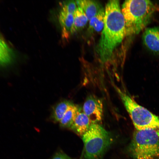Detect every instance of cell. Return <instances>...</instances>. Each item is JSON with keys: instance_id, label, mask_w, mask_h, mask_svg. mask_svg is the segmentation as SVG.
Masks as SVG:
<instances>
[{"instance_id": "5", "label": "cell", "mask_w": 159, "mask_h": 159, "mask_svg": "<svg viewBox=\"0 0 159 159\" xmlns=\"http://www.w3.org/2000/svg\"><path fill=\"white\" fill-rule=\"evenodd\" d=\"M119 95L136 130L159 129V116L138 104L125 92L116 86Z\"/></svg>"}, {"instance_id": "1", "label": "cell", "mask_w": 159, "mask_h": 159, "mask_svg": "<svg viewBox=\"0 0 159 159\" xmlns=\"http://www.w3.org/2000/svg\"><path fill=\"white\" fill-rule=\"evenodd\" d=\"M105 11L104 26L96 49L103 62L110 59L114 50L126 35L125 20L119 1H109Z\"/></svg>"}, {"instance_id": "2", "label": "cell", "mask_w": 159, "mask_h": 159, "mask_svg": "<svg viewBox=\"0 0 159 159\" xmlns=\"http://www.w3.org/2000/svg\"><path fill=\"white\" fill-rule=\"evenodd\" d=\"M156 9L154 4L149 0L125 1L122 12L125 20L126 35L138 34L149 23Z\"/></svg>"}, {"instance_id": "8", "label": "cell", "mask_w": 159, "mask_h": 159, "mask_svg": "<svg viewBox=\"0 0 159 159\" xmlns=\"http://www.w3.org/2000/svg\"><path fill=\"white\" fill-rule=\"evenodd\" d=\"M82 110L77 113L70 128L81 137L88 130L92 123L88 117Z\"/></svg>"}, {"instance_id": "18", "label": "cell", "mask_w": 159, "mask_h": 159, "mask_svg": "<svg viewBox=\"0 0 159 159\" xmlns=\"http://www.w3.org/2000/svg\"><path fill=\"white\" fill-rule=\"evenodd\" d=\"M83 155H84V151L83 150V151H82V155L81 156V157L80 159H83Z\"/></svg>"}, {"instance_id": "17", "label": "cell", "mask_w": 159, "mask_h": 159, "mask_svg": "<svg viewBox=\"0 0 159 159\" xmlns=\"http://www.w3.org/2000/svg\"><path fill=\"white\" fill-rule=\"evenodd\" d=\"M51 159H72L62 151L56 153Z\"/></svg>"}, {"instance_id": "11", "label": "cell", "mask_w": 159, "mask_h": 159, "mask_svg": "<svg viewBox=\"0 0 159 159\" xmlns=\"http://www.w3.org/2000/svg\"><path fill=\"white\" fill-rule=\"evenodd\" d=\"M82 109L74 104L70 106L59 122L60 126L64 128H70L76 116Z\"/></svg>"}, {"instance_id": "15", "label": "cell", "mask_w": 159, "mask_h": 159, "mask_svg": "<svg viewBox=\"0 0 159 159\" xmlns=\"http://www.w3.org/2000/svg\"><path fill=\"white\" fill-rule=\"evenodd\" d=\"M105 10L103 8L89 21V28L91 31L99 32L103 29L104 24Z\"/></svg>"}, {"instance_id": "9", "label": "cell", "mask_w": 159, "mask_h": 159, "mask_svg": "<svg viewBox=\"0 0 159 159\" xmlns=\"http://www.w3.org/2000/svg\"><path fill=\"white\" fill-rule=\"evenodd\" d=\"M75 1L78 7L82 10L88 20L96 15L103 8L99 3L95 1L77 0Z\"/></svg>"}, {"instance_id": "7", "label": "cell", "mask_w": 159, "mask_h": 159, "mask_svg": "<svg viewBox=\"0 0 159 159\" xmlns=\"http://www.w3.org/2000/svg\"><path fill=\"white\" fill-rule=\"evenodd\" d=\"M143 44L146 47L155 54L159 55V28H148L143 35Z\"/></svg>"}, {"instance_id": "3", "label": "cell", "mask_w": 159, "mask_h": 159, "mask_svg": "<svg viewBox=\"0 0 159 159\" xmlns=\"http://www.w3.org/2000/svg\"><path fill=\"white\" fill-rule=\"evenodd\" d=\"M128 148L135 159H159V129L135 130Z\"/></svg>"}, {"instance_id": "13", "label": "cell", "mask_w": 159, "mask_h": 159, "mask_svg": "<svg viewBox=\"0 0 159 159\" xmlns=\"http://www.w3.org/2000/svg\"><path fill=\"white\" fill-rule=\"evenodd\" d=\"M73 104L67 100L63 101L57 104L53 108L51 114V118L53 121L55 122H59Z\"/></svg>"}, {"instance_id": "4", "label": "cell", "mask_w": 159, "mask_h": 159, "mask_svg": "<svg viewBox=\"0 0 159 159\" xmlns=\"http://www.w3.org/2000/svg\"><path fill=\"white\" fill-rule=\"evenodd\" d=\"M82 137L85 159H100L113 141L110 133L98 123H92Z\"/></svg>"}, {"instance_id": "12", "label": "cell", "mask_w": 159, "mask_h": 159, "mask_svg": "<svg viewBox=\"0 0 159 159\" xmlns=\"http://www.w3.org/2000/svg\"><path fill=\"white\" fill-rule=\"evenodd\" d=\"M73 16V23L71 30L72 34L84 28L88 20L82 10L79 7L74 13Z\"/></svg>"}, {"instance_id": "14", "label": "cell", "mask_w": 159, "mask_h": 159, "mask_svg": "<svg viewBox=\"0 0 159 159\" xmlns=\"http://www.w3.org/2000/svg\"><path fill=\"white\" fill-rule=\"evenodd\" d=\"M12 57L11 50L0 36V66L6 65L10 63Z\"/></svg>"}, {"instance_id": "16", "label": "cell", "mask_w": 159, "mask_h": 159, "mask_svg": "<svg viewBox=\"0 0 159 159\" xmlns=\"http://www.w3.org/2000/svg\"><path fill=\"white\" fill-rule=\"evenodd\" d=\"M62 5V9L72 14L77 8L75 1L73 0L64 1Z\"/></svg>"}, {"instance_id": "10", "label": "cell", "mask_w": 159, "mask_h": 159, "mask_svg": "<svg viewBox=\"0 0 159 159\" xmlns=\"http://www.w3.org/2000/svg\"><path fill=\"white\" fill-rule=\"evenodd\" d=\"M59 20L62 28V38L67 39L71 33L73 23V14L62 9L59 12Z\"/></svg>"}, {"instance_id": "6", "label": "cell", "mask_w": 159, "mask_h": 159, "mask_svg": "<svg viewBox=\"0 0 159 159\" xmlns=\"http://www.w3.org/2000/svg\"><path fill=\"white\" fill-rule=\"evenodd\" d=\"M82 111L93 123H98L102 117L103 104L102 100L95 95H91L84 103Z\"/></svg>"}]
</instances>
